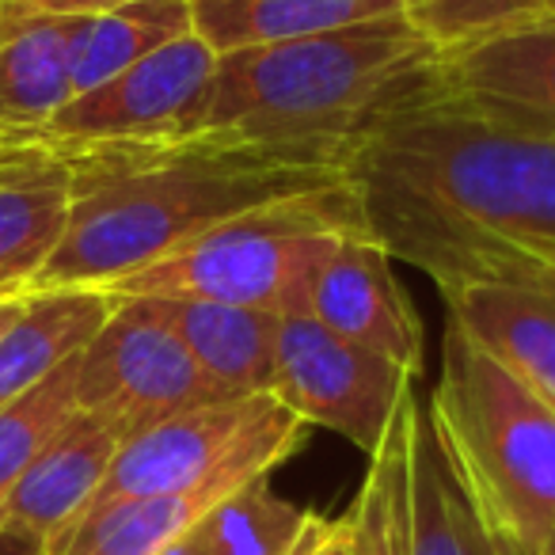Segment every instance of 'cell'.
Wrapping results in <instances>:
<instances>
[{
  "mask_svg": "<svg viewBox=\"0 0 555 555\" xmlns=\"http://www.w3.org/2000/svg\"><path fill=\"white\" fill-rule=\"evenodd\" d=\"M50 149L69 176V221L31 294L107 289L247 209L343 186L354 145L186 133Z\"/></svg>",
  "mask_w": 555,
  "mask_h": 555,
  "instance_id": "cell-2",
  "label": "cell"
},
{
  "mask_svg": "<svg viewBox=\"0 0 555 555\" xmlns=\"http://www.w3.org/2000/svg\"><path fill=\"white\" fill-rule=\"evenodd\" d=\"M251 483V479H247ZM244 483H206L179 494L118 499L80 514L62 537L47 544L50 555H160L194 529L224 494Z\"/></svg>",
  "mask_w": 555,
  "mask_h": 555,
  "instance_id": "cell-19",
  "label": "cell"
},
{
  "mask_svg": "<svg viewBox=\"0 0 555 555\" xmlns=\"http://www.w3.org/2000/svg\"><path fill=\"white\" fill-rule=\"evenodd\" d=\"M400 12L403 0H191L194 35L217 57L339 31Z\"/></svg>",
  "mask_w": 555,
  "mask_h": 555,
  "instance_id": "cell-18",
  "label": "cell"
},
{
  "mask_svg": "<svg viewBox=\"0 0 555 555\" xmlns=\"http://www.w3.org/2000/svg\"><path fill=\"white\" fill-rule=\"evenodd\" d=\"M27 309V297H0V335L9 332Z\"/></svg>",
  "mask_w": 555,
  "mask_h": 555,
  "instance_id": "cell-30",
  "label": "cell"
},
{
  "mask_svg": "<svg viewBox=\"0 0 555 555\" xmlns=\"http://www.w3.org/2000/svg\"><path fill=\"white\" fill-rule=\"evenodd\" d=\"M179 335L198 370L224 396H259L274 388V347L282 317L247 305L141 297Z\"/></svg>",
  "mask_w": 555,
  "mask_h": 555,
  "instance_id": "cell-16",
  "label": "cell"
},
{
  "mask_svg": "<svg viewBox=\"0 0 555 555\" xmlns=\"http://www.w3.org/2000/svg\"><path fill=\"white\" fill-rule=\"evenodd\" d=\"M430 57L434 47L403 12L224 54L191 133L354 145Z\"/></svg>",
  "mask_w": 555,
  "mask_h": 555,
  "instance_id": "cell-3",
  "label": "cell"
},
{
  "mask_svg": "<svg viewBox=\"0 0 555 555\" xmlns=\"http://www.w3.org/2000/svg\"><path fill=\"white\" fill-rule=\"evenodd\" d=\"M347 232H365L347 183L247 209L107 286L111 301L171 297L305 317L312 278Z\"/></svg>",
  "mask_w": 555,
  "mask_h": 555,
  "instance_id": "cell-5",
  "label": "cell"
},
{
  "mask_svg": "<svg viewBox=\"0 0 555 555\" xmlns=\"http://www.w3.org/2000/svg\"><path fill=\"white\" fill-rule=\"evenodd\" d=\"M408 521L411 555H502L430 408L415 392L408 400Z\"/></svg>",
  "mask_w": 555,
  "mask_h": 555,
  "instance_id": "cell-15",
  "label": "cell"
},
{
  "mask_svg": "<svg viewBox=\"0 0 555 555\" xmlns=\"http://www.w3.org/2000/svg\"><path fill=\"white\" fill-rule=\"evenodd\" d=\"M415 373L358 343L339 339L312 317H282L274 347V396L305 426H320L365 456L380 446Z\"/></svg>",
  "mask_w": 555,
  "mask_h": 555,
  "instance_id": "cell-8",
  "label": "cell"
},
{
  "mask_svg": "<svg viewBox=\"0 0 555 555\" xmlns=\"http://www.w3.org/2000/svg\"><path fill=\"white\" fill-rule=\"evenodd\" d=\"M312 509L282 499L270 476L224 494L191 529L206 555H294L312 525Z\"/></svg>",
  "mask_w": 555,
  "mask_h": 555,
  "instance_id": "cell-22",
  "label": "cell"
},
{
  "mask_svg": "<svg viewBox=\"0 0 555 555\" xmlns=\"http://www.w3.org/2000/svg\"><path fill=\"white\" fill-rule=\"evenodd\" d=\"M191 0H126L85 16L73 54V95L107 85L111 77L191 35Z\"/></svg>",
  "mask_w": 555,
  "mask_h": 555,
  "instance_id": "cell-21",
  "label": "cell"
},
{
  "mask_svg": "<svg viewBox=\"0 0 555 555\" xmlns=\"http://www.w3.org/2000/svg\"><path fill=\"white\" fill-rule=\"evenodd\" d=\"M547 12H555L552 0H403V16L430 42L434 54L461 50Z\"/></svg>",
  "mask_w": 555,
  "mask_h": 555,
  "instance_id": "cell-25",
  "label": "cell"
},
{
  "mask_svg": "<svg viewBox=\"0 0 555 555\" xmlns=\"http://www.w3.org/2000/svg\"><path fill=\"white\" fill-rule=\"evenodd\" d=\"M403 392L396 418L380 446L370 453V468L358 487V499L347 514L350 555H411L408 521V400Z\"/></svg>",
  "mask_w": 555,
  "mask_h": 555,
  "instance_id": "cell-23",
  "label": "cell"
},
{
  "mask_svg": "<svg viewBox=\"0 0 555 555\" xmlns=\"http://www.w3.org/2000/svg\"><path fill=\"white\" fill-rule=\"evenodd\" d=\"M552 259H555V255H552Z\"/></svg>",
  "mask_w": 555,
  "mask_h": 555,
  "instance_id": "cell-34",
  "label": "cell"
},
{
  "mask_svg": "<svg viewBox=\"0 0 555 555\" xmlns=\"http://www.w3.org/2000/svg\"><path fill=\"white\" fill-rule=\"evenodd\" d=\"M0 555H50L47 537L16 525H0Z\"/></svg>",
  "mask_w": 555,
  "mask_h": 555,
  "instance_id": "cell-28",
  "label": "cell"
},
{
  "mask_svg": "<svg viewBox=\"0 0 555 555\" xmlns=\"http://www.w3.org/2000/svg\"><path fill=\"white\" fill-rule=\"evenodd\" d=\"M430 62L354 138L347 186L365 232L449 294L555 255V141L449 103Z\"/></svg>",
  "mask_w": 555,
  "mask_h": 555,
  "instance_id": "cell-1",
  "label": "cell"
},
{
  "mask_svg": "<svg viewBox=\"0 0 555 555\" xmlns=\"http://www.w3.org/2000/svg\"><path fill=\"white\" fill-rule=\"evenodd\" d=\"M160 555H206V552H202V547H198V540H194L191 532H186V537H179L176 544H168V547H164Z\"/></svg>",
  "mask_w": 555,
  "mask_h": 555,
  "instance_id": "cell-31",
  "label": "cell"
},
{
  "mask_svg": "<svg viewBox=\"0 0 555 555\" xmlns=\"http://www.w3.org/2000/svg\"><path fill=\"white\" fill-rule=\"evenodd\" d=\"M69 221V176L62 156L0 179V297H27L62 244Z\"/></svg>",
  "mask_w": 555,
  "mask_h": 555,
  "instance_id": "cell-20",
  "label": "cell"
},
{
  "mask_svg": "<svg viewBox=\"0 0 555 555\" xmlns=\"http://www.w3.org/2000/svg\"><path fill=\"white\" fill-rule=\"evenodd\" d=\"M85 16H50L0 0V141H39L73 100V54Z\"/></svg>",
  "mask_w": 555,
  "mask_h": 555,
  "instance_id": "cell-13",
  "label": "cell"
},
{
  "mask_svg": "<svg viewBox=\"0 0 555 555\" xmlns=\"http://www.w3.org/2000/svg\"><path fill=\"white\" fill-rule=\"evenodd\" d=\"M544 555H555V544H552V547H547V552H544Z\"/></svg>",
  "mask_w": 555,
  "mask_h": 555,
  "instance_id": "cell-32",
  "label": "cell"
},
{
  "mask_svg": "<svg viewBox=\"0 0 555 555\" xmlns=\"http://www.w3.org/2000/svg\"><path fill=\"white\" fill-rule=\"evenodd\" d=\"M50 156V145L42 141H31V145H12V149H0V179L16 176V171L31 168V164L47 160Z\"/></svg>",
  "mask_w": 555,
  "mask_h": 555,
  "instance_id": "cell-29",
  "label": "cell"
},
{
  "mask_svg": "<svg viewBox=\"0 0 555 555\" xmlns=\"http://www.w3.org/2000/svg\"><path fill=\"white\" fill-rule=\"evenodd\" d=\"M430 73L456 107L506 130L555 141V12L434 54Z\"/></svg>",
  "mask_w": 555,
  "mask_h": 555,
  "instance_id": "cell-10",
  "label": "cell"
},
{
  "mask_svg": "<svg viewBox=\"0 0 555 555\" xmlns=\"http://www.w3.org/2000/svg\"><path fill=\"white\" fill-rule=\"evenodd\" d=\"M115 312L103 289H39L27 309L0 335V411L62 370L95 339Z\"/></svg>",
  "mask_w": 555,
  "mask_h": 555,
  "instance_id": "cell-17",
  "label": "cell"
},
{
  "mask_svg": "<svg viewBox=\"0 0 555 555\" xmlns=\"http://www.w3.org/2000/svg\"><path fill=\"white\" fill-rule=\"evenodd\" d=\"M24 4L35 12H50V16H95V12L115 9L126 0H24Z\"/></svg>",
  "mask_w": 555,
  "mask_h": 555,
  "instance_id": "cell-27",
  "label": "cell"
},
{
  "mask_svg": "<svg viewBox=\"0 0 555 555\" xmlns=\"http://www.w3.org/2000/svg\"><path fill=\"white\" fill-rule=\"evenodd\" d=\"M122 441L100 418L73 411V418L39 449L20 483L0 506V525H16L47 537H62L100 491Z\"/></svg>",
  "mask_w": 555,
  "mask_h": 555,
  "instance_id": "cell-14",
  "label": "cell"
},
{
  "mask_svg": "<svg viewBox=\"0 0 555 555\" xmlns=\"http://www.w3.org/2000/svg\"><path fill=\"white\" fill-rule=\"evenodd\" d=\"M552 4H555V0H552Z\"/></svg>",
  "mask_w": 555,
  "mask_h": 555,
  "instance_id": "cell-33",
  "label": "cell"
},
{
  "mask_svg": "<svg viewBox=\"0 0 555 555\" xmlns=\"http://www.w3.org/2000/svg\"><path fill=\"white\" fill-rule=\"evenodd\" d=\"M77 358L50 373L42 385L0 411V506L20 483L27 464L39 456V449L62 430L77 411Z\"/></svg>",
  "mask_w": 555,
  "mask_h": 555,
  "instance_id": "cell-24",
  "label": "cell"
},
{
  "mask_svg": "<svg viewBox=\"0 0 555 555\" xmlns=\"http://www.w3.org/2000/svg\"><path fill=\"white\" fill-rule=\"evenodd\" d=\"M224 396L179 335L145 301H118L107 324L80 350L77 411L100 418L118 441L145 434L149 426Z\"/></svg>",
  "mask_w": 555,
  "mask_h": 555,
  "instance_id": "cell-7",
  "label": "cell"
},
{
  "mask_svg": "<svg viewBox=\"0 0 555 555\" xmlns=\"http://www.w3.org/2000/svg\"><path fill=\"white\" fill-rule=\"evenodd\" d=\"M294 555H350V537H347V517L339 521H324V517H312L309 532L297 544Z\"/></svg>",
  "mask_w": 555,
  "mask_h": 555,
  "instance_id": "cell-26",
  "label": "cell"
},
{
  "mask_svg": "<svg viewBox=\"0 0 555 555\" xmlns=\"http://www.w3.org/2000/svg\"><path fill=\"white\" fill-rule=\"evenodd\" d=\"M446 309L555 408V259L449 289Z\"/></svg>",
  "mask_w": 555,
  "mask_h": 555,
  "instance_id": "cell-12",
  "label": "cell"
},
{
  "mask_svg": "<svg viewBox=\"0 0 555 555\" xmlns=\"http://www.w3.org/2000/svg\"><path fill=\"white\" fill-rule=\"evenodd\" d=\"M305 317L408 373H423V324L392 270V255L370 232H347L312 278Z\"/></svg>",
  "mask_w": 555,
  "mask_h": 555,
  "instance_id": "cell-11",
  "label": "cell"
},
{
  "mask_svg": "<svg viewBox=\"0 0 555 555\" xmlns=\"http://www.w3.org/2000/svg\"><path fill=\"white\" fill-rule=\"evenodd\" d=\"M217 54L198 39L168 42L126 73L85 95H73L39 133L42 145H111V141L186 138L206 100Z\"/></svg>",
  "mask_w": 555,
  "mask_h": 555,
  "instance_id": "cell-9",
  "label": "cell"
},
{
  "mask_svg": "<svg viewBox=\"0 0 555 555\" xmlns=\"http://www.w3.org/2000/svg\"><path fill=\"white\" fill-rule=\"evenodd\" d=\"M426 408L502 555H544L555 544L552 403L449 317Z\"/></svg>",
  "mask_w": 555,
  "mask_h": 555,
  "instance_id": "cell-4",
  "label": "cell"
},
{
  "mask_svg": "<svg viewBox=\"0 0 555 555\" xmlns=\"http://www.w3.org/2000/svg\"><path fill=\"white\" fill-rule=\"evenodd\" d=\"M305 430L309 426L270 392L202 403L122 441L88 509L118 499L179 494L206 483H247L270 476L301 446Z\"/></svg>",
  "mask_w": 555,
  "mask_h": 555,
  "instance_id": "cell-6",
  "label": "cell"
}]
</instances>
